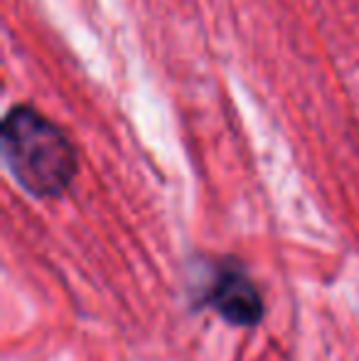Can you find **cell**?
I'll list each match as a JSON object with an SVG mask.
<instances>
[{
	"mask_svg": "<svg viewBox=\"0 0 359 361\" xmlns=\"http://www.w3.org/2000/svg\"><path fill=\"white\" fill-rule=\"evenodd\" d=\"M0 152L13 180L37 200L62 197L77 177L72 140L35 106L18 104L5 114Z\"/></svg>",
	"mask_w": 359,
	"mask_h": 361,
	"instance_id": "obj_1",
	"label": "cell"
},
{
	"mask_svg": "<svg viewBox=\"0 0 359 361\" xmlns=\"http://www.w3.org/2000/svg\"><path fill=\"white\" fill-rule=\"evenodd\" d=\"M207 302L231 324L251 327L264 317V300L259 288L251 283L241 263L229 261L217 268L214 283L207 293Z\"/></svg>",
	"mask_w": 359,
	"mask_h": 361,
	"instance_id": "obj_2",
	"label": "cell"
}]
</instances>
